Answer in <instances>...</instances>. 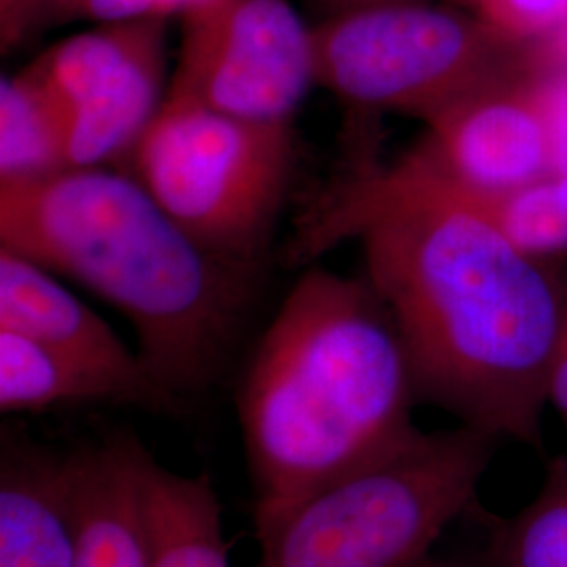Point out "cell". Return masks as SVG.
Instances as JSON below:
<instances>
[{"label":"cell","instance_id":"1","mask_svg":"<svg viewBox=\"0 0 567 567\" xmlns=\"http://www.w3.org/2000/svg\"><path fill=\"white\" fill-rule=\"evenodd\" d=\"M344 238L362 244L365 282L400 332L419 404L543 452L567 274L402 164L351 177L299 248L313 257Z\"/></svg>","mask_w":567,"mask_h":567},{"label":"cell","instance_id":"23","mask_svg":"<svg viewBox=\"0 0 567 567\" xmlns=\"http://www.w3.org/2000/svg\"><path fill=\"white\" fill-rule=\"evenodd\" d=\"M540 60L566 65L567 68V18L559 28H555L547 39L529 47Z\"/></svg>","mask_w":567,"mask_h":567},{"label":"cell","instance_id":"10","mask_svg":"<svg viewBox=\"0 0 567 567\" xmlns=\"http://www.w3.org/2000/svg\"><path fill=\"white\" fill-rule=\"evenodd\" d=\"M79 527L68 450L23 431L0 435V567H76Z\"/></svg>","mask_w":567,"mask_h":567},{"label":"cell","instance_id":"21","mask_svg":"<svg viewBox=\"0 0 567 567\" xmlns=\"http://www.w3.org/2000/svg\"><path fill=\"white\" fill-rule=\"evenodd\" d=\"M204 0H82L79 20L107 21L143 20V18H182L183 13L203 4Z\"/></svg>","mask_w":567,"mask_h":567},{"label":"cell","instance_id":"17","mask_svg":"<svg viewBox=\"0 0 567 567\" xmlns=\"http://www.w3.org/2000/svg\"><path fill=\"white\" fill-rule=\"evenodd\" d=\"M398 164L482 215L526 255L545 259L567 252V171L548 173L508 192L477 194L433 182L404 163Z\"/></svg>","mask_w":567,"mask_h":567},{"label":"cell","instance_id":"2","mask_svg":"<svg viewBox=\"0 0 567 567\" xmlns=\"http://www.w3.org/2000/svg\"><path fill=\"white\" fill-rule=\"evenodd\" d=\"M416 404L400 332L365 278L303 274L236 395L257 538L316 489L419 431Z\"/></svg>","mask_w":567,"mask_h":567},{"label":"cell","instance_id":"16","mask_svg":"<svg viewBox=\"0 0 567 567\" xmlns=\"http://www.w3.org/2000/svg\"><path fill=\"white\" fill-rule=\"evenodd\" d=\"M68 168L60 105L23 68L0 81V183L37 182Z\"/></svg>","mask_w":567,"mask_h":567},{"label":"cell","instance_id":"13","mask_svg":"<svg viewBox=\"0 0 567 567\" xmlns=\"http://www.w3.org/2000/svg\"><path fill=\"white\" fill-rule=\"evenodd\" d=\"M137 480L150 567H231L221 503L206 473H175L142 444Z\"/></svg>","mask_w":567,"mask_h":567},{"label":"cell","instance_id":"25","mask_svg":"<svg viewBox=\"0 0 567 567\" xmlns=\"http://www.w3.org/2000/svg\"><path fill=\"white\" fill-rule=\"evenodd\" d=\"M20 0H0V21L7 20Z\"/></svg>","mask_w":567,"mask_h":567},{"label":"cell","instance_id":"14","mask_svg":"<svg viewBox=\"0 0 567 567\" xmlns=\"http://www.w3.org/2000/svg\"><path fill=\"white\" fill-rule=\"evenodd\" d=\"M466 519L484 532L482 543L450 567H567V456L548 461L524 507L496 515L477 503Z\"/></svg>","mask_w":567,"mask_h":567},{"label":"cell","instance_id":"15","mask_svg":"<svg viewBox=\"0 0 567 567\" xmlns=\"http://www.w3.org/2000/svg\"><path fill=\"white\" fill-rule=\"evenodd\" d=\"M81 404L126 405V400L110 381L58 349L13 330H0L2 414Z\"/></svg>","mask_w":567,"mask_h":567},{"label":"cell","instance_id":"7","mask_svg":"<svg viewBox=\"0 0 567 567\" xmlns=\"http://www.w3.org/2000/svg\"><path fill=\"white\" fill-rule=\"evenodd\" d=\"M179 20L171 84L236 118L292 124L318 76L313 25L288 0H204Z\"/></svg>","mask_w":567,"mask_h":567},{"label":"cell","instance_id":"20","mask_svg":"<svg viewBox=\"0 0 567 567\" xmlns=\"http://www.w3.org/2000/svg\"><path fill=\"white\" fill-rule=\"evenodd\" d=\"M529 63L547 114L555 171H567V68L540 60L532 49Z\"/></svg>","mask_w":567,"mask_h":567},{"label":"cell","instance_id":"8","mask_svg":"<svg viewBox=\"0 0 567 567\" xmlns=\"http://www.w3.org/2000/svg\"><path fill=\"white\" fill-rule=\"evenodd\" d=\"M400 163L456 189L496 194L555 173L547 114L529 49L507 72L425 122Z\"/></svg>","mask_w":567,"mask_h":567},{"label":"cell","instance_id":"12","mask_svg":"<svg viewBox=\"0 0 567 567\" xmlns=\"http://www.w3.org/2000/svg\"><path fill=\"white\" fill-rule=\"evenodd\" d=\"M166 21L142 47L65 116L68 168H97L131 158L163 107L166 84Z\"/></svg>","mask_w":567,"mask_h":567},{"label":"cell","instance_id":"5","mask_svg":"<svg viewBox=\"0 0 567 567\" xmlns=\"http://www.w3.org/2000/svg\"><path fill=\"white\" fill-rule=\"evenodd\" d=\"M131 164L133 177L198 243L248 267L290 185L292 124L229 116L168 81Z\"/></svg>","mask_w":567,"mask_h":567},{"label":"cell","instance_id":"22","mask_svg":"<svg viewBox=\"0 0 567 567\" xmlns=\"http://www.w3.org/2000/svg\"><path fill=\"white\" fill-rule=\"evenodd\" d=\"M548 405L555 408V412L561 416L567 433V318L548 377Z\"/></svg>","mask_w":567,"mask_h":567},{"label":"cell","instance_id":"19","mask_svg":"<svg viewBox=\"0 0 567 567\" xmlns=\"http://www.w3.org/2000/svg\"><path fill=\"white\" fill-rule=\"evenodd\" d=\"M82 0H20L13 13L0 21L2 51H13L49 28L79 20Z\"/></svg>","mask_w":567,"mask_h":567},{"label":"cell","instance_id":"18","mask_svg":"<svg viewBox=\"0 0 567 567\" xmlns=\"http://www.w3.org/2000/svg\"><path fill=\"white\" fill-rule=\"evenodd\" d=\"M486 23L503 39L532 47L567 18V0H447Z\"/></svg>","mask_w":567,"mask_h":567},{"label":"cell","instance_id":"24","mask_svg":"<svg viewBox=\"0 0 567 567\" xmlns=\"http://www.w3.org/2000/svg\"><path fill=\"white\" fill-rule=\"evenodd\" d=\"M410 567H450L446 559H437L435 555H426L425 559H421V561H416L414 566Z\"/></svg>","mask_w":567,"mask_h":567},{"label":"cell","instance_id":"6","mask_svg":"<svg viewBox=\"0 0 567 567\" xmlns=\"http://www.w3.org/2000/svg\"><path fill=\"white\" fill-rule=\"evenodd\" d=\"M318 86L365 112L426 122L501 76L529 47L456 4L391 0L313 25Z\"/></svg>","mask_w":567,"mask_h":567},{"label":"cell","instance_id":"4","mask_svg":"<svg viewBox=\"0 0 567 567\" xmlns=\"http://www.w3.org/2000/svg\"><path fill=\"white\" fill-rule=\"evenodd\" d=\"M496 446L471 426L419 429L290 508L250 567L414 566L480 503Z\"/></svg>","mask_w":567,"mask_h":567},{"label":"cell","instance_id":"3","mask_svg":"<svg viewBox=\"0 0 567 567\" xmlns=\"http://www.w3.org/2000/svg\"><path fill=\"white\" fill-rule=\"evenodd\" d=\"M0 248L118 309L143 364L183 405L217 385L250 309L248 267L208 250L107 166L0 183Z\"/></svg>","mask_w":567,"mask_h":567},{"label":"cell","instance_id":"11","mask_svg":"<svg viewBox=\"0 0 567 567\" xmlns=\"http://www.w3.org/2000/svg\"><path fill=\"white\" fill-rule=\"evenodd\" d=\"M133 431L68 450L79 527L76 567H150L143 529L137 452Z\"/></svg>","mask_w":567,"mask_h":567},{"label":"cell","instance_id":"9","mask_svg":"<svg viewBox=\"0 0 567 567\" xmlns=\"http://www.w3.org/2000/svg\"><path fill=\"white\" fill-rule=\"evenodd\" d=\"M0 330H13L58 349L93 370L124 395L126 405L179 414L177 402L128 349L114 328L41 265L0 248Z\"/></svg>","mask_w":567,"mask_h":567}]
</instances>
